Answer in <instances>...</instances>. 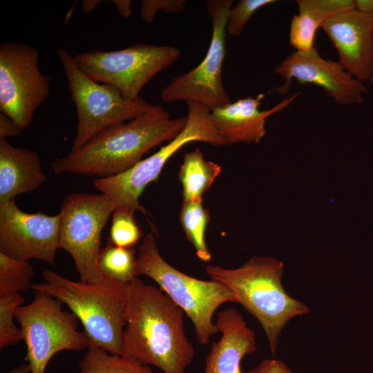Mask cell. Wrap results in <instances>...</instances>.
Here are the masks:
<instances>
[{"mask_svg":"<svg viewBox=\"0 0 373 373\" xmlns=\"http://www.w3.org/2000/svg\"><path fill=\"white\" fill-rule=\"evenodd\" d=\"M184 314L160 287L135 278L126 284L122 356L163 373H185L195 352Z\"/></svg>","mask_w":373,"mask_h":373,"instance_id":"6da1fadb","label":"cell"},{"mask_svg":"<svg viewBox=\"0 0 373 373\" xmlns=\"http://www.w3.org/2000/svg\"><path fill=\"white\" fill-rule=\"evenodd\" d=\"M187 115L175 119L160 106L131 121L111 126L82 147L51 164L55 173L111 177L142 160L151 149L170 142L184 128Z\"/></svg>","mask_w":373,"mask_h":373,"instance_id":"7a4b0ae2","label":"cell"},{"mask_svg":"<svg viewBox=\"0 0 373 373\" xmlns=\"http://www.w3.org/2000/svg\"><path fill=\"white\" fill-rule=\"evenodd\" d=\"M283 269L282 261L266 256L252 257L236 269L211 265L205 267L211 279L226 286L238 303L258 321L273 355L285 325L294 317L309 312L304 303L290 296L284 289Z\"/></svg>","mask_w":373,"mask_h":373,"instance_id":"3957f363","label":"cell"},{"mask_svg":"<svg viewBox=\"0 0 373 373\" xmlns=\"http://www.w3.org/2000/svg\"><path fill=\"white\" fill-rule=\"evenodd\" d=\"M42 276L44 282L32 284V289L66 305L80 321L90 343L122 355L125 284L111 280L98 284L77 282L51 270H44Z\"/></svg>","mask_w":373,"mask_h":373,"instance_id":"277c9868","label":"cell"},{"mask_svg":"<svg viewBox=\"0 0 373 373\" xmlns=\"http://www.w3.org/2000/svg\"><path fill=\"white\" fill-rule=\"evenodd\" d=\"M137 276L144 275L180 307L194 326L195 338L201 345L209 343L219 332L213 322L216 309L222 304L237 303L234 294L213 280H203L185 274L172 267L161 256L154 232L146 234L137 254Z\"/></svg>","mask_w":373,"mask_h":373,"instance_id":"5b68a950","label":"cell"},{"mask_svg":"<svg viewBox=\"0 0 373 373\" xmlns=\"http://www.w3.org/2000/svg\"><path fill=\"white\" fill-rule=\"evenodd\" d=\"M186 104V125L175 138L127 171L94 180V187L106 195L116 208L148 214L147 210L140 204L139 198L148 184L157 180L167 161L179 149L191 142H206L215 146L227 145L211 122V109L198 102L189 101Z\"/></svg>","mask_w":373,"mask_h":373,"instance_id":"8992f818","label":"cell"},{"mask_svg":"<svg viewBox=\"0 0 373 373\" xmlns=\"http://www.w3.org/2000/svg\"><path fill=\"white\" fill-rule=\"evenodd\" d=\"M57 55L77 115V133L70 151L79 149L111 126L131 121L160 107L141 98L127 100L115 87L91 79L65 49H59Z\"/></svg>","mask_w":373,"mask_h":373,"instance_id":"52a82bcc","label":"cell"},{"mask_svg":"<svg viewBox=\"0 0 373 373\" xmlns=\"http://www.w3.org/2000/svg\"><path fill=\"white\" fill-rule=\"evenodd\" d=\"M116 206L105 194L72 193L62 202L59 249L72 257L80 281L102 283L107 280L98 267L103 229Z\"/></svg>","mask_w":373,"mask_h":373,"instance_id":"ba28073f","label":"cell"},{"mask_svg":"<svg viewBox=\"0 0 373 373\" xmlns=\"http://www.w3.org/2000/svg\"><path fill=\"white\" fill-rule=\"evenodd\" d=\"M62 303L39 291H34L30 303L15 312L27 348L26 361L31 373H44L51 358L63 350L79 351L90 344L84 332L77 330L78 318L64 311Z\"/></svg>","mask_w":373,"mask_h":373,"instance_id":"9c48e42d","label":"cell"},{"mask_svg":"<svg viewBox=\"0 0 373 373\" xmlns=\"http://www.w3.org/2000/svg\"><path fill=\"white\" fill-rule=\"evenodd\" d=\"M180 55L173 46L137 44L118 50L84 52L74 59L91 79L112 86L125 99L135 101L144 85Z\"/></svg>","mask_w":373,"mask_h":373,"instance_id":"30bf717a","label":"cell"},{"mask_svg":"<svg viewBox=\"0 0 373 373\" xmlns=\"http://www.w3.org/2000/svg\"><path fill=\"white\" fill-rule=\"evenodd\" d=\"M206 8L212 23L209 49L195 68L175 77L162 90L161 99L167 103L194 101L211 110L230 102L222 78L226 55V26L232 0L206 1Z\"/></svg>","mask_w":373,"mask_h":373,"instance_id":"8fae6325","label":"cell"},{"mask_svg":"<svg viewBox=\"0 0 373 373\" xmlns=\"http://www.w3.org/2000/svg\"><path fill=\"white\" fill-rule=\"evenodd\" d=\"M50 79L39 68V51L17 42L0 45V111L24 131L48 98Z\"/></svg>","mask_w":373,"mask_h":373,"instance_id":"7c38bea8","label":"cell"},{"mask_svg":"<svg viewBox=\"0 0 373 373\" xmlns=\"http://www.w3.org/2000/svg\"><path fill=\"white\" fill-rule=\"evenodd\" d=\"M59 229V213L24 212L15 200L0 205V252L11 258L54 265Z\"/></svg>","mask_w":373,"mask_h":373,"instance_id":"4fadbf2b","label":"cell"},{"mask_svg":"<svg viewBox=\"0 0 373 373\" xmlns=\"http://www.w3.org/2000/svg\"><path fill=\"white\" fill-rule=\"evenodd\" d=\"M274 71L285 80L283 86L275 88L280 94L288 90L292 79L321 87L341 105L361 104L368 93L364 82L352 76L338 61L323 58L315 46L290 52Z\"/></svg>","mask_w":373,"mask_h":373,"instance_id":"5bb4252c","label":"cell"},{"mask_svg":"<svg viewBox=\"0 0 373 373\" xmlns=\"http://www.w3.org/2000/svg\"><path fill=\"white\" fill-rule=\"evenodd\" d=\"M321 28L338 55V62L354 78L365 82L373 75V15L356 8L335 13Z\"/></svg>","mask_w":373,"mask_h":373,"instance_id":"9a60e30c","label":"cell"},{"mask_svg":"<svg viewBox=\"0 0 373 373\" xmlns=\"http://www.w3.org/2000/svg\"><path fill=\"white\" fill-rule=\"evenodd\" d=\"M284 98L269 110L260 109L264 94L249 96L211 111V122L227 144H258L266 133V119L287 108L299 95Z\"/></svg>","mask_w":373,"mask_h":373,"instance_id":"2e32d148","label":"cell"},{"mask_svg":"<svg viewBox=\"0 0 373 373\" xmlns=\"http://www.w3.org/2000/svg\"><path fill=\"white\" fill-rule=\"evenodd\" d=\"M215 324L222 336L212 343L204 373H243L242 358L256 350L254 332L234 307L220 311Z\"/></svg>","mask_w":373,"mask_h":373,"instance_id":"e0dca14e","label":"cell"},{"mask_svg":"<svg viewBox=\"0 0 373 373\" xmlns=\"http://www.w3.org/2000/svg\"><path fill=\"white\" fill-rule=\"evenodd\" d=\"M46 179L38 154L0 139V205L30 193Z\"/></svg>","mask_w":373,"mask_h":373,"instance_id":"ac0fdd59","label":"cell"},{"mask_svg":"<svg viewBox=\"0 0 373 373\" xmlns=\"http://www.w3.org/2000/svg\"><path fill=\"white\" fill-rule=\"evenodd\" d=\"M298 14L292 17L289 43L296 50L314 47L316 33L331 16L355 8V0H297Z\"/></svg>","mask_w":373,"mask_h":373,"instance_id":"d6986e66","label":"cell"},{"mask_svg":"<svg viewBox=\"0 0 373 373\" xmlns=\"http://www.w3.org/2000/svg\"><path fill=\"white\" fill-rule=\"evenodd\" d=\"M220 172V166L206 160L200 149L185 153L178 174L182 186V202L202 198Z\"/></svg>","mask_w":373,"mask_h":373,"instance_id":"ffe728a7","label":"cell"},{"mask_svg":"<svg viewBox=\"0 0 373 373\" xmlns=\"http://www.w3.org/2000/svg\"><path fill=\"white\" fill-rule=\"evenodd\" d=\"M210 220L209 211L202 204V198L182 202L180 222L187 239L193 246L197 257L208 262L211 255L205 241V231Z\"/></svg>","mask_w":373,"mask_h":373,"instance_id":"44dd1931","label":"cell"},{"mask_svg":"<svg viewBox=\"0 0 373 373\" xmlns=\"http://www.w3.org/2000/svg\"><path fill=\"white\" fill-rule=\"evenodd\" d=\"M80 373H152L150 366L122 355L108 353L90 343L79 362Z\"/></svg>","mask_w":373,"mask_h":373,"instance_id":"7402d4cb","label":"cell"},{"mask_svg":"<svg viewBox=\"0 0 373 373\" xmlns=\"http://www.w3.org/2000/svg\"><path fill=\"white\" fill-rule=\"evenodd\" d=\"M98 267L106 279L126 285L138 277L136 250L134 247H120L108 242L101 249Z\"/></svg>","mask_w":373,"mask_h":373,"instance_id":"603a6c76","label":"cell"},{"mask_svg":"<svg viewBox=\"0 0 373 373\" xmlns=\"http://www.w3.org/2000/svg\"><path fill=\"white\" fill-rule=\"evenodd\" d=\"M33 276L34 270L28 261L0 252V297L26 291L32 285Z\"/></svg>","mask_w":373,"mask_h":373,"instance_id":"cb8c5ba5","label":"cell"},{"mask_svg":"<svg viewBox=\"0 0 373 373\" xmlns=\"http://www.w3.org/2000/svg\"><path fill=\"white\" fill-rule=\"evenodd\" d=\"M134 213V211L121 207L114 210L109 232L110 242L120 247H134L143 237Z\"/></svg>","mask_w":373,"mask_h":373,"instance_id":"d4e9b609","label":"cell"},{"mask_svg":"<svg viewBox=\"0 0 373 373\" xmlns=\"http://www.w3.org/2000/svg\"><path fill=\"white\" fill-rule=\"evenodd\" d=\"M21 294L0 297V348L13 345L23 341L22 330L14 323L15 312L23 305Z\"/></svg>","mask_w":373,"mask_h":373,"instance_id":"484cf974","label":"cell"},{"mask_svg":"<svg viewBox=\"0 0 373 373\" xmlns=\"http://www.w3.org/2000/svg\"><path fill=\"white\" fill-rule=\"evenodd\" d=\"M275 0H240L229 10L226 30L232 37H239L252 17L259 9L275 3Z\"/></svg>","mask_w":373,"mask_h":373,"instance_id":"4316f807","label":"cell"},{"mask_svg":"<svg viewBox=\"0 0 373 373\" xmlns=\"http://www.w3.org/2000/svg\"><path fill=\"white\" fill-rule=\"evenodd\" d=\"M184 0H142L140 15L146 22H152L157 11L178 13L184 10Z\"/></svg>","mask_w":373,"mask_h":373,"instance_id":"83f0119b","label":"cell"},{"mask_svg":"<svg viewBox=\"0 0 373 373\" xmlns=\"http://www.w3.org/2000/svg\"><path fill=\"white\" fill-rule=\"evenodd\" d=\"M248 373H293V372L281 361L264 359L256 367L251 369Z\"/></svg>","mask_w":373,"mask_h":373,"instance_id":"f1b7e54d","label":"cell"},{"mask_svg":"<svg viewBox=\"0 0 373 373\" xmlns=\"http://www.w3.org/2000/svg\"><path fill=\"white\" fill-rule=\"evenodd\" d=\"M22 133L23 130L13 119L0 113V139L19 137Z\"/></svg>","mask_w":373,"mask_h":373,"instance_id":"f546056e","label":"cell"},{"mask_svg":"<svg viewBox=\"0 0 373 373\" xmlns=\"http://www.w3.org/2000/svg\"><path fill=\"white\" fill-rule=\"evenodd\" d=\"M119 14L124 17H128L132 12V2L130 0H113Z\"/></svg>","mask_w":373,"mask_h":373,"instance_id":"4dcf8cb0","label":"cell"},{"mask_svg":"<svg viewBox=\"0 0 373 373\" xmlns=\"http://www.w3.org/2000/svg\"><path fill=\"white\" fill-rule=\"evenodd\" d=\"M355 8L360 11L373 15V0H355Z\"/></svg>","mask_w":373,"mask_h":373,"instance_id":"1f68e13d","label":"cell"},{"mask_svg":"<svg viewBox=\"0 0 373 373\" xmlns=\"http://www.w3.org/2000/svg\"><path fill=\"white\" fill-rule=\"evenodd\" d=\"M102 2L101 0H84L82 1V11L87 14L90 12H91L95 6L99 3Z\"/></svg>","mask_w":373,"mask_h":373,"instance_id":"d6a6232c","label":"cell"},{"mask_svg":"<svg viewBox=\"0 0 373 373\" xmlns=\"http://www.w3.org/2000/svg\"><path fill=\"white\" fill-rule=\"evenodd\" d=\"M9 373H31L28 364H22L19 367H15Z\"/></svg>","mask_w":373,"mask_h":373,"instance_id":"836d02e7","label":"cell"},{"mask_svg":"<svg viewBox=\"0 0 373 373\" xmlns=\"http://www.w3.org/2000/svg\"><path fill=\"white\" fill-rule=\"evenodd\" d=\"M77 1H76L72 6V7L67 11L65 19H64V24H66L67 22L70 20V17L73 15V12L74 11V9L77 5Z\"/></svg>","mask_w":373,"mask_h":373,"instance_id":"e575fe53","label":"cell"},{"mask_svg":"<svg viewBox=\"0 0 373 373\" xmlns=\"http://www.w3.org/2000/svg\"><path fill=\"white\" fill-rule=\"evenodd\" d=\"M370 82L371 83V84L373 86V75L371 77L370 79Z\"/></svg>","mask_w":373,"mask_h":373,"instance_id":"d590c367","label":"cell"}]
</instances>
